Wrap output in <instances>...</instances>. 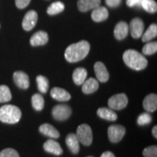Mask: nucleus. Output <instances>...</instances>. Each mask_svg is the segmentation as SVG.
Returning <instances> with one entry per match:
<instances>
[{"mask_svg": "<svg viewBox=\"0 0 157 157\" xmlns=\"http://www.w3.org/2000/svg\"><path fill=\"white\" fill-rule=\"evenodd\" d=\"M140 7L150 13H155L157 10V4L154 0H141Z\"/></svg>", "mask_w": 157, "mask_h": 157, "instance_id": "a878e982", "label": "nucleus"}, {"mask_svg": "<svg viewBox=\"0 0 157 157\" xmlns=\"http://www.w3.org/2000/svg\"><path fill=\"white\" fill-rule=\"evenodd\" d=\"M143 155L145 157H157L156 146H151L146 147V148L143 150Z\"/></svg>", "mask_w": 157, "mask_h": 157, "instance_id": "2f4dec72", "label": "nucleus"}, {"mask_svg": "<svg viewBox=\"0 0 157 157\" xmlns=\"http://www.w3.org/2000/svg\"><path fill=\"white\" fill-rule=\"evenodd\" d=\"M114 36L118 40H122L126 38L129 33V25L126 22L121 21L116 25L114 29Z\"/></svg>", "mask_w": 157, "mask_h": 157, "instance_id": "4468645a", "label": "nucleus"}, {"mask_svg": "<svg viewBox=\"0 0 157 157\" xmlns=\"http://www.w3.org/2000/svg\"><path fill=\"white\" fill-rule=\"evenodd\" d=\"M99 84L95 78H90L82 84V92L84 94H91L97 91Z\"/></svg>", "mask_w": 157, "mask_h": 157, "instance_id": "aec40b11", "label": "nucleus"}, {"mask_svg": "<svg viewBox=\"0 0 157 157\" xmlns=\"http://www.w3.org/2000/svg\"><path fill=\"white\" fill-rule=\"evenodd\" d=\"M65 8L64 4L61 2H56L49 6L48 8V13L50 15H54L63 11Z\"/></svg>", "mask_w": 157, "mask_h": 157, "instance_id": "bb28decb", "label": "nucleus"}, {"mask_svg": "<svg viewBox=\"0 0 157 157\" xmlns=\"http://www.w3.org/2000/svg\"><path fill=\"white\" fill-rule=\"evenodd\" d=\"M21 111L13 105H5L0 108V121L7 124H15L21 118Z\"/></svg>", "mask_w": 157, "mask_h": 157, "instance_id": "7ed1b4c3", "label": "nucleus"}, {"mask_svg": "<svg viewBox=\"0 0 157 157\" xmlns=\"http://www.w3.org/2000/svg\"><path fill=\"white\" fill-rule=\"evenodd\" d=\"M141 0H127L126 3L128 7H133L137 6V7H140V6Z\"/></svg>", "mask_w": 157, "mask_h": 157, "instance_id": "c9c22d12", "label": "nucleus"}, {"mask_svg": "<svg viewBox=\"0 0 157 157\" xmlns=\"http://www.w3.org/2000/svg\"><path fill=\"white\" fill-rule=\"evenodd\" d=\"M37 87L42 93H46L49 89V81L45 76L39 75L36 77Z\"/></svg>", "mask_w": 157, "mask_h": 157, "instance_id": "cd10ccee", "label": "nucleus"}, {"mask_svg": "<svg viewBox=\"0 0 157 157\" xmlns=\"http://www.w3.org/2000/svg\"><path fill=\"white\" fill-rule=\"evenodd\" d=\"M72 113L71 108L68 105H57L52 109V117L56 120L64 121L71 117Z\"/></svg>", "mask_w": 157, "mask_h": 157, "instance_id": "423d86ee", "label": "nucleus"}, {"mask_svg": "<svg viewBox=\"0 0 157 157\" xmlns=\"http://www.w3.org/2000/svg\"><path fill=\"white\" fill-rule=\"evenodd\" d=\"M97 114L101 119L108 121H116L117 119V114L111 109L109 108H100L98 110Z\"/></svg>", "mask_w": 157, "mask_h": 157, "instance_id": "4be33fe9", "label": "nucleus"}, {"mask_svg": "<svg viewBox=\"0 0 157 157\" xmlns=\"http://www.w3.org/2000/svg\"><path fill=\"white\" fill-rule=\"evenodd\" d=\"M13 80L15 84L21 89L26 90L29 87L30 85V81L28 74H25L23 71H15L13 74Z\"/></svg>", "mask_w": 157, "mask_h": 157, "instance_id": "9d476101", "label": "nucleus"}, {"mask_svg": "<svg viewBox=\"0 0 157 157\" xmlns=\"http://www.w3.org/2000/svg\"><path fill=\"white\" fill-rule=\"evenodd\" d=\"M94 70L98 80L101 82H106L109 78V73L106 67L102 62H96L94 65Z\"/></svg>", "mask_w": 157, "mask_h": 157, "instance_id": "9b49d317", "label": "nucleus"}, {"mask_svg": "<svg viewBox=\"0 0 157 157\" xmlns=\"http://www.w3.org/2000/svg\"><path fill=\"white\" fill-rule=\"evenodd\" d=\"M38 20V15L34 10L29 11L23 17L22 25L25 31H31L34 28Z\"/></svg>", "mask_w": 157, "mask_h": 157, "instance_id": "1a4fd4ad", "label": "nucleus"}, {"mask_svg": "<svg viewBox=\"0 0 157 157\" xmlns=\"http://www.w3.org/2000/svg\"><path fill=\"white\" fill-rule=\"evenodd\" d=\"M76 137L79 143L86 146H89L93 143L92 129L87 124H82L76 129Z\"/></svg>", "mask_w": 157, "mask_h": 157, "instance_id": "20e7f679", "label": "nucleus"}, {"mask_svg": "<svg viewBox=\"0 0 157 157\" xmlns=\"http://www.w3.org/2000/svg\"><path fill=\"white\" fill-rule=\"evenodd\" d=\"M157 51V42H148L147 44L144 45L142 49V52L144 55L146 56H151L156 53Z\"/></svg>", "mask_w": 157, "mask_h": 157, "instance_id": "c756f323", "label": "nucleus"}, {"mask_svg": "<svg viewBox=\"0 0 157 157\" xmlns=\"http://www.w3.org/2000/svg\"><path fill=\"white\" fill-rule=\"evenodd\" d=\"M144 109L148 112H154L157 109V95L152 93L148 95L143 102Z\"/></svg>", "mask_w": 157, "mask_h": 157, "instance_id": "dca6fc26", "label": "nucleus"}, {"mask_svg": "<svg viewBox=\"0 0 157 157\" xmlns=\"http://www.w3.org/2000/svg\"><path fill=\"white\" fill-rule=\"evenodd\" d=\"M101 0H78V9L81 12H87L100 6Z\"/></svg>", "mask_w": 157, "mask_h": 157, "instance_id": "f3484780", "label": "nucleus"}, {"mask_svg": "<svg viewBox=\"0 0 157 157\" xmlns=\"http://www.w3.org/2000/svg\"><path fill=\"white\" fill-rule=\"evenodd\" d=\"M126 133V129L124 127L119 124L111 125L108 129V137L110 141L117 143L121 140Z\"/></svg>", "mask_w": 157, "mask_h": 157, "instance_id": "0eeeda50", "label": "nucleus"}, {"mask_svg": "<svg viewBox=\"0 0 157 157\" xmlns=\"http://www.w3.org/2000/svg\"><path fill=\"white\" fill-rule=\"evenodd\" d=\"M101 157H115L114 154L111 151H105L102 154Z\"/></svg>", "mask_w": 157, "mask_h": 157, "instance_id": "e433bc0d", "label": "nucleus"}, {"mask_svg": "<svg viewBox=\"0 0 157 157\" xmlns=\"http://www.w3.org/2000/svg\"><path fill=\"white\" fill-rule=\"evenodd\" d=\"M121 0H105V3L111 7H117L120 5Z\"/></svg>", "mask_w": 157, "mask_h": 157, "instance_id": "f704fd0d", "label": "nucleus"}, {"mask_svg": "<svg viewBox=\"0 0 157 157\" xmlns=\"http://www.w3.org/2000/svg\"><path fill=\"white\" fill-rule=\"evenodd\" d=\"M31 103L34 109L37 111H40L44 109V100L40 94H34L31 98Z\"/></svg>", "mask_w": 157, "mask_h": 157, "instance_id": "393cba45", "label": "nucleus"}, {"mask_svg": "<svg viewBox=\"0 0 157 157\" xmlns=\"http://www.w3.org/2000/svg\"><path fill=\"white\" fill-rule=\"evenodd\" d=\"M123 60L129 68L140 71L146 68L148 60L143 54L135 50H127L123 54Z\"/></svg>", "mask_w": 157, "mask_h": 157, "instance_id": "f03ea898", "label": "nucleus"}, {"mask_svg": "<svg viewBox=\"0 0 157 157\" xmlns=\"http://www.w3.org/2000/svg\"><path fill=\"white\" fill-rule=\"evenodd\" d=\"M39 132L45 136H48L52 138H58L60 137V133L57 129L50 124L45 123L39 127Z\"/></svg>", "mask_w": 157, "mask_h": 157, "instance_id": "6ab92c4d", "label": "nucleus"}, {"mask_svg": "<svg viewBox=\"0 0 157 157\" xmlns=\"http://www.w3.org/2000/svg\"><path fill=\"white\" fill-rule=\"evenodd\" d=\"M129 31L134 39H138L142 36L144 31V23L139 17H135L131 21L129 25Z\"/></svg>", "mask_w": 157, "mask_h": 157, "instance_id": "6e6552de", "label": "nucleus"}, {"mask_svg": "<svg viewBox=\"0 0 157 157\" xmlns=\"http://www.w3.org/2000/svg\"><path fill=\"white\" fill-rule=\"evenodd\" d=\"M90 44L87 41L82 40L69 45L65 51V58L69 63H76L83 60L89 53Z\"/></svg>", "mask_w": 157, "mask_h": 157, "instance_id": "f257e3e1", "label": "nucleus"}, {"mask_svg": "<svg viewBox=\"0 0 157 157\" xmlns=\"http://www.w3.org/2000/svg\"><path fill=\"white\" fill-rule=\"evenodd\" d=\"M12 99V94L10 88L6 85L0 86V103L8 102Z\"/></svg>", "mask_w": 157, "mask_h": 157, "instance_id": "c85d7f7f", "label": "nucleus"}, {"mask_svg": "<svg viewBox=\"0 0 157 157\" xmlns=\"http://www.w3.org/2000/svg\"><path fill=\"white\" fill-rule=\"evenodd\" d=\"M66 143L69 150L74 154H78L79 151V141L75 134H69L66 138Z\"/></svg>", "mask_w": 157, "mask_h": 157, "instance_id": "412c9836", "label": "nucleus"}, {"mask_svg": "<svg viewBox=\"0 0 157 157\" xmlns=\"http://www.w3.org/2000/svg\"><path fill=\"white\" fill-rule=\"evenodd\" d=\"M31 0H15V5L19 9H23L29 5Z\"/></svg>", "mask_w": 157, "mask_h": 157, "instance_id": "72a5a7b5", "label": "nucleus"}, {"mask_svg": "<svg viewBox=\"0 0 157 157\" xmlns=\"http://www.w3.org/2000/svg\"><path fill=\"white\" fill-rule=\"evenodd\" d=\"M45 151L50 153V154L60 156L63 154V149L61 146L58 142L53 140H48L46 141L43 145Z\"/></svg>", "mask_w": 157, "mask_h": 157, "instance_id": "2eb2a0df", "label": "nucleus"}, {"mask_svg": "<svg viewBox=\"0 0 157 157\" xmlns=\"http://www.w3.org/2000/svg\"><path fill=\"white\" fill-rule=\"evenodd\" d=\"M48 33L44 31H39L38 32H36L31 36L30 39V43L32 46H41L47 44L48 42Z\"/></svg>", "mask_w": 157, "mask_h": 157, "instance_id": "ddd939ff", "label": "nucleus"}, {"mask_svg": "<svg viewBox=\"0 0 157 157\" xmlns=\"http://www.w3.org/2000/svg\"><path fill=\"white\" fill-rule=\"evenodd\" d=\"M152 121V117L148 113H143L137 118V124L140 126L147 125Z\"/></svg>", "mask_w": 157, "mask_h": 157, "instance_id": "7c9ffc66", "label": "nucleus"}, {"mask_svg": "<svg viewBox=\"0 0 157 157\" xmlns=\"http://www.w3.org/2000/svg\"><path fill=\"white\" fill-rule=\"evenodd\" d=\"M91 17L95 22H102L108 18L109 12L105 7L98 6V7L93 9Z\"/></svg>", "mask_w": 157, "mask_h": 157, "instance_id": "a211bd4d", "label": "nucleus"}, {"mask_svg": "<svg viewBox=\"0 0 157 157\" xmlns=\"http://www.w3.org/2000/svg\"><path fill=\"white\" fill-rule=\"evenodd\" d=\"M87 76V70L84 68H77L74 70L72 78L76 85H82L86 80Z\"/></svg>", "mask_w": 157, "mask_h": 157, "instance_id": "5701e85b", "label": "nucleus"}, {"mask_svg": "<svg viewBox=\"0 0 157 157\" xmlns=\"http://www.w3.org/2000/svg\"><path fill=\"white\" fill-rule=\"evenodd\" d=\"M0 157H20L17 151L13 148H5L0 152Z\"/></svg>", "mask_w": 157, "mask_h": 157, "instance_id": "473e14b6", "label": "nucleus"}, {"mask_svg": "<svg viewBox=\"0 0 157 157\" xmlns=\"http://www.w3.org/2000/svg\"><path fill=\"white\" fill-rule=\"evenodd\" d=\"M128 103V98L124 93H119L113 95L109 98L108 105L110 109L113 110H121L124 109Z\"/></svg>", "mask_w": 157, "mask_h": 157, "instance_id": "39448f33", "label": "nucleus"}, {"mask_svg": "<svg viewBox=\"0 0 157 157\" xmlns=\"http://www.w3.org/2000/svg\"><path fill=\"white\" fill-rule=\"evenodd\" d=\"M88 157H93V156H88Z\"/></svg>", "mask_w": 157, "mask_h": 157, "instance_id": "58836bf2", "label": "nucleus"}, {"mask_svg": "<svg viewBox=\"0 0 157 157\" xmlns=\"http://www.w3.org/2000/svg\"><path fill=\"white\" fill-rule=\"evenodd\" d=\"M50 95L58 101L65 102L69 101L71 98L70 93L66 90L60 87H53L50 91Z\"/></svg>", "mask_w": 157, "mask_h": 157, "instance_id": "f8f14e48", "label": "nucleus"}, {"mask_svg": "<svg viewBox=\"0 0 157 157\" xmlns=\"http://www.w3.org/2000/svg\"><path fill=\"white\" fill-rule=\"evenodd\" d=\"M157 35V25L156 23H152L148 27L146 32L142 35V41L143 42H147L156 37Z\"/></svg>", "mask_w": 157, "mask_h": 157, "instance_id": "b1692460", "label": "nucleus"}, {"mask_svg": "<svg viewBox=\"0 0 157 157\" xmlns=\"http://www.w3.org/2000/svg\"><path fill=\"white\" fill-rule=\"evenodd\" d=\"M152 134L155 138H157V126H154L152 129Z\"/></svg>", "mask_w": 157, "mask_h": 157, "instance_id": "4c0bfd02", "label": "nucleus"}]
</instances>
